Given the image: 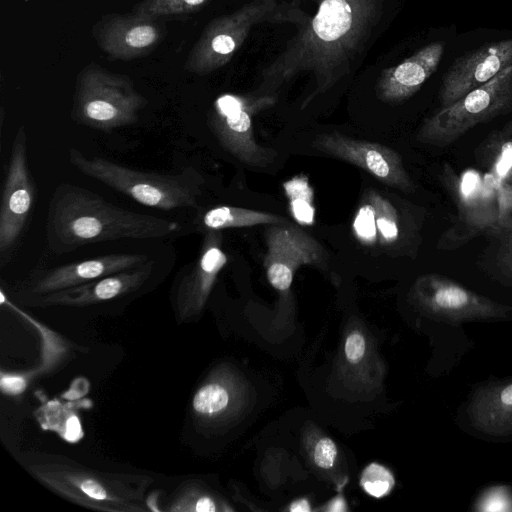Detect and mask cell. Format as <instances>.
I'll use <instances>...</instances> for the list:
<instances>
[{"instance_id": "603a6c76", "label": "cell", "mask_w": 512, "mask_h": 512, "mask_svg": "<svg viewBox=\"0 0 512 512\" xmlns=\"http://www.w3.org/2000/svg\"><path fill=\"white\" fill-rule=\"evenodd\" d=\"M367 201L372 205L375 216L377 237L382 245L397 242L400 236V226L397 211L394 206L375 191H370Z\"/></svg>"}, {"instance_id": "277c9868", "label": "cell", "mask_w": 512, "mask_h": 512, "mask_svg": "<svg viewBox=\"0 0 512 512\" xmlns=\"http://www.w3.org/2000/svg\"><path fill=\"white\" fill-rule=\"evenodd\" d=\"M68 160L81 174L142 205L165 211L199 207L203 178L191 167L180 174L146 172L99 156L88 157L75 147L68 150Z\"/></svg>"}, {"instance_id": "836d02e7", "label": "cell", "mask_w": 512, "mask_h": 512, "mask_svg": "<svg viewBox=\"0 0 512 512\" xmlns=\"http://www.w3.org/2000/svg\"><path fill=\"white\" fill-rule=\"evenodd\" d=\"M0 385L4 393L16 395L25 390L26 380L21 375L2 374Z\"/></svg>"}, {"instance_id": "30bf717a", "label": "cell", "mask_w": 512, "mask_h": 512, "mask_svg": "<svg viewBox=\"0 0 512 512\" xmlns=\"http://www.w3.org/2000/svg\"><path fill=\"white\" fill-rule=\"evenodd\" d=\"M417 303L447 322L505 319L512 307L497 303L437 274L421 276L414 285Z\"/></svg>"}, {"instance_id": "74e56055", "label": "cell", "mask_w": 512, "mask_h": 512, "mask_svg": "<svg viewBox=\"0 0 512 512\" xmlns=\"http://www.w3.org/2000/svg\"><path fill=\"white\" fill-rule=\"evenodd\" d=\"M509 184L512 186V180L509 182Z\"/></svg>"}, {"instance_id": "4fadbf2b", "label": "cell", "mask_w": 512, "mask_h": 512, "mask_svg": "<svg viewBox=\"0 0 512 512\" xmlns=\"http://www.w3.org/2000/svg\"><path fill=\"white\" fill-rule=\"evenodd\" d=\"M226 263L221 230H207L198 256L182 269L173 287V306L180 322H187L202 311Z\"/></svg>"}, {"instance_id": "7a4b0ae2", "label": "cell", "mask_w": 512, "mask_h": 512, "mask_svg": "<svg viewBox=\"0 0 512 512\" xmlns=\"http://www.w3.org/2000/svg\"><path fill=\"white\" fill-rule=\"evenodd\" d=\"M180 228L176 221L126 210L83 187L61 184L49 202L46 240L53 253L66 254L99 242L164 238Z\"/></svg>"}, {"instance_id": "6da1fadb", "label": "cell", "mask_w": 512, "mask_h": 512, "mask_svg": "<svg viewBox=\"0 0 512 512\" xmlns=\"http://www.w3.org/2000/svg\"><path fill=\"white\" fill-rule=\"evenodd\" d=\"M383 0H318V10L260 74L254 93L275 96L302 73L315 80L304 109L348 73L381 18Z\"/></svg>"}, {"instance_id": "ac0fdd59", "label": "cell", "mask_w": 512, "mask_h": 512, "mask_svg": "<svg viewBox=\"0 0 512 512\" xmlns=\"http://www.w3.org/2000/svg\"><path fill=\"white\" fill-rule=\"evenodd\" d=\"M443 52V43L433 42L384 69L377 81V97L385 103H400L412 97L436 71Z\"/></svg>"}, {"instance_id": "e575fe53", "label": "cell", "mask_w": 512, "mask_h": 512, "mask_svg": "<svg viewBox=\"0 0 512 512\" xmlns=\"http://www.w3.org/2000/svg\"><path fill=\"white\" fill-rule=\"evenodd\" d=\"M289 509L292 512H309V511H311L310 504L306 499H299V500L293 502Z\"/></svg>"}, {"instance_id": "d6986e66", "label": "cell", "mask_w": 512, "mask_h": 512, "mask_svg": "<svg viewBox=\"0 0 512 512\" xmlns=\"http://www.w3.org/2000/svg\"><path fill=\"white\" fill-rule=\"evenodd\" d=\"M474 427L490 434L512 433V381L486 386L474 395L468 406Z\"/></svg>"}, {"instance_id": "7402d4cb", "label": "cell", "mask_w": 512, "mask_h": 512, "mask_svg": "<svg viewBox=\"0 0 512 512\" xmlns=\"http://www.w3.org/2000/svg\"><path fill=\"white\" fill-rule=\"evenodd\" d=\"M231 394L224 382L208 380L195 391L191 410L197 423L205 424L221 418L228 410Z\"/></svg>"}, {"instance_id": "4dcf8cb0", "label": "cell", "mask_w": 512, "mask_h": 512, "mask_svg": "<svg viewBox=\"0 0 512 512\" xmlns=\"http://www.w3.org/2000/svg\"><path fill=\"white\" fill-rule=\"evenodd\" d=\"M494 187L498 222L511 216L512 186L505 181L497 180L496 178H494Z\"/></svg>"}, {"instance_id": "e0dca14e", "label": "cell", "mask_w": 512, "mask_h": 512, "mask_svg": "<svg viewBox=\"0 0 512 512\" xmlns=\"http://www.w3.org/2000/svg\"><path fill=\"white\" fill-rule=\"evenodd\" d=\"M153 264L148 260L130 270L110 274L58 292L33 297L29 303L41 307H85L115 300L140 289L151 277Z\"/></svg>"}, {"instance_id": "5b68a950", "label": "cell", "mask_w": 512, "mask_h": 512, "mask_svg": "<svg viewBox=\"0 0 512 512\" xmlns=\"http://www.w3.org/2000/svg\"><path fill=\"white\" fill-rule=\"evenodd\" d=\"M147 103L127 75L90 63L76 77L71 118L79 125L107 132L136 123Z\"/></svg>"}, {"instance_id": "5bb4252c", "label": "cell", "mask_w": 512, "mask_h": 512, "mask_svg": "<svg viewBox=\"0 0 512 512\" xmlns=\"http://www.w3.org/2000/svg\"><path fill=\"white\" fill-rule=\"evenodd\" d=\"M164 35L165 28L157 19L135 12L106 14L92 27L98 47L113 60L144 57L156 49Z\"/></svg>"}, {"instance_id": "ffe728a7", "label": "cell", "mask_w": 512, "mask_h": 512, "mask_svg": "<svg viewBox=\"0 0 512 512\" xmlns=\"http://www.w3.org/2000/svg\"><path fill=\"white\" fill-rule=\"evenodd\" d=\"M286 220L269 212L225 205L211 208L202 216V224L207 230L271 225Z\"/></svg>"}, {"instance_id": "8d00e7d4", "label": "cell", "mask_w": 512, "mask_h": 512, "mask_svg": "<svg viewBox=\"0 0 512 512\" xmlns=\"http://www.w3.org/2000/svg\"><path fill=\"white\" fill-rule=\"evenodd\" d=\"M258 1L275 3V4H279V5H284L283 2H285L286 0H258ZM293 1H298V0H293Z\"/></svg>"}, {"instance_id": "ba28073f", "label": "cell", "mask_w": 512, "mask_h": 512, "mask_svg": "<svg viewBox=\"0 0 512 512\" xmlns=\"http://www.w3.org/2000/svg\"><path fill=\"white\" fill-rule=\"evenodd\" d=\"M270 95L224 94L213 104L209 125L220 145L232 156L250 166H266L275 152L260 146L254 137L252 117L275 103Z\"/></svg>"}, {"instance_id": "2e32d148", "label": "cell", "mask_w": 512, "mask_h": 512, "mask_svg": "<svg viewBox=\"0 0 512 512\" xmlns=\"http://www.w3.org/2000/svg\"><path fill=\"white\" fill-rule=\"evenodd\" d=\"M148 260L144 254L113 253L56 266L32 276L25 283V292L31 298L58 292L136 268Z\"/></svg>"}, {"instance_id": "44dd1931", "label": "cell", "mask_w": 512, "mask_h": 512, "mask_svg": "<svg viewBox=\"0 0 512 512\" xmlns=\"http://www.w3.org/2000/svg\"><path fill=\"white\" fill-rule=\"evenodd\" d=\"M480 157L497 180H512V119L492 133L480 147Z\"/></svg>"}, {"instance_id": "8fae6325", "label": "cell", "mask_w": 512, "mask_h": 512, "mask_svg": "<svg viewBox=\"0 0 512 512\" xmlns=\"http://www.w3.org/2000/svg\"><path fill=\"white\" fill-rule=\"evenodd\" d=\"M265 238L266 275L270 284L279 291L285 292L290 288L294 273L300 266H323L327 262L322 245L288 220L269 225Z\"/></svg>"}, {"instance_id": "8992f818", "label": "cell", "mask_w": 512, "mask_h": 512, "mask_svg": "<svg viewBox=\"0 0 512 512\" xmlns=\"http://www.w3.org/2000/svg\"><path fill=\"white\" fill-rule=\"evenodd\" d=\"M307 17L289 6L253 0L234 12L211 20L191 48L184 69L204 76L226 65L245 42L251 29L262 22H294Z\"/></svg>"}, {"instance_id": "f546056e", "label": "cell", "mask_w": 512, "mask_h": 512, "mask_svg": "<svg viewBox=\"0 0 512 512\" xmlns=\"http://www.w3.org/2000/svg\"><path fill=\"white\" fill-rule=\"evenodd\" d=\"M477 505L481 511H511L512 495L505 487H494L485 491Z\"/></svg>"}, {"instance_id": "1f68e13d", "label": "cell", "mask_w": 512, "mask_h": 512, "mask_svg": "<svg viewBox=\"0 0 512 512\" xmlns=\"http://www.w3.org/2000/svg\"><path fill=\"white\" fill-rule=\"evenodd\" d=\"M337 456V447L330 438H322L318 441L314 450V461L317 466L328 469L333 466Z\"/></svg>"}, {"instance_id": "52a82bcc", "label": "cell", "mask_w": 512, "mask_h": 512, "mask_svg": "<svg viewBox=\"0 0 512 512\" xmlns=\"http://www.w3.org/2000/svg\"><path fill=\"white\" fill-rule=\"evenodd\" d=\"M512 112V63L456 102L440 107L420 127L417 140L445 147L477 125Z\"/></svg>"}, {"instance_id": "d4e9b609", "label": "cell", "mask_w": 512, "mask_h": 512, "mask_svg": "<svg viewBox=\"0 0 512 512\" xmlns=\"http://www.w3.org/2000/svg\"><path fill=\"white\" fill-rule=\"evenodd\" d=\"M172 512H215L217 504L213 497L203 493L192 483H183L172 497L169 507Z\"/></svg>"}, {"instance_id": "9c48e42d", "label": "cell", "mask_w": 512, "mask_h": 512, "mask_svg": "<svg viewBox=\"0 0 512 512\" xmlns=\"http://www.w3.org/2000/svg\"><path fill=\"white\" fill-rule=\"evenodd\" d=\"M35 197L28 166L27 134L21 125L13 139L0 203V257L9 258L26 226Z\"/></svg>"}, {"instance_id": "3957f363", "label": "cell", "mask_w": 512, "mask_h": 512, "mask_svg": "<svg viewBox=\"0 0 512 512\" xmlns=\"http://www.w3.org/2000/svg\"><path fill=\"white\" fill-rule=\"evenodd\" d=\"M18 460L46 489L86 509L102 512L151 510L145 493L153 479L147 475L99 471L67 456L43 452H26Z\"/></svg>"}, {"instance_id": "d6a6232c", "label": "cell", "mask_w": 512, "mask_h": 512, "mask_svg": "<svg viewBox=\"0 0 512 512\" xmlns=\"http://www.w3.org/2000/svg\"><path fill=\"white\" fill-rule=\"evenodd\" d=\"M365 339L359 333L350 334L345 342V355L351 362H357L365 352Z\"/></svg>"}, {"instance_id": "7c38bea8", "label": "cell", "mask_w": 512, "mask_h": 512, "mask_svg": "<svg viewBox=\"0 0 512 512\" xmlns=\"http://www.w3.org/2000/svg\"><path fill=\"white\" fill-rule=\"evenodd\" d=\"M312 147L361 168L385 185L406 192L414 189L401 156L390 147L337 132L319 135L313 140Z\"/></svg>"}, {"instance_id": "9a60e30c", "label": "cell", "mask_w": 512, "mask_h": 512, "mask_svg": "<svg viewBox=\"0 0 512 512\" xmlns=\"http://www.w3.org/2000/svg\"><path fill=\"white\" fill-rule=\"evenodd\" d=\"M512 63V38L484 44L456 58L443 76L440 107L448 106Z\"/></svg>"}, {"instance_id": "484cf974", "label": "cell", "mask_w": 512, "mask_h": 512, "mask_svg": "<svg viewBox=\"0 0 512 512\" xmlns=\"http://www.w3.org/2000/svg\"><path fill=\"white\" fill-rule=\"evenodd\" d=\"M287 194L291 200L294 217L302 224H311L314 208L311 205L312 190L306 179L297 177L285 183Z\"/></svg>"}, {"instance_id": "f1b7e54d", "label": "cell", "mask_w": 512, "mask_h": 512, "mask_svg": "<svg viewBox=\"0 0 512 512\" xmlns=\"http://www.w3.org/2000/svg\"><path fill=\"white\" fill-rule=\"evenodd\" d=\"M353 227L356 236L364 244H372L378 238L374 210L368 201L358 210Z\"/></svg>"}, {"instance_id": "cb8c5ba5", "label": "cell", "mask_w": 512, "mask_h": 512, "mask_svg": "<svg viewBox=\"0 0 512 512\" xmlns=\"http://www.w3.org/2000/svg\"><path fill=\"white\" fill-rule=\"evenodd\" d=\"M210 0H142L132 12L154 19L193 14L203 9Z\"/></svg>"}, {"instance_id": "d590c367", "label": "cell", "mask_w": 512, "mask_h": 512, "mask_svg": "<svg viewBox=\"0 0 512 512\" xmlns=\"http://www.w3.org/2000/svg\"><path fill=\"white\" fill-rule=\"evenodd\" d=\"M329 511H345L346 510V506H345V501L342 497H337L336 499H334L331 504L329 505V508H328Z\"/></svg>"}, {"instance_id": "4316f807", "label": "cell", "mask_w": 512, "mask_h": 512, "mask_svg": "<svg viewBox=\"0 0 512 512\" xmlns=\"http://www.w3.org/2000/svg\"><path fill=\"white\" fill-rule=\"evenodd\" d=\"M360 484L372 497L382 498L390 493L395 480L392 473L384 466L371 463L363 470Z\"/></svg>"}, {"instance_id": "83f0119b", "label": "cell", "mask_w": 512, "mask_h": 512, "mask_svg": "<svg viewBox=\"0 0 512 512\" xmlns=\"http://www.w3.org/2000/svg\"><path fill=\"white\" fill-rule=\"evenodd\" d=\"M489 232L499 243L497 249L498 265L506 276L512 279V216L496 222Z\"/></svg>"}]
</instances>
